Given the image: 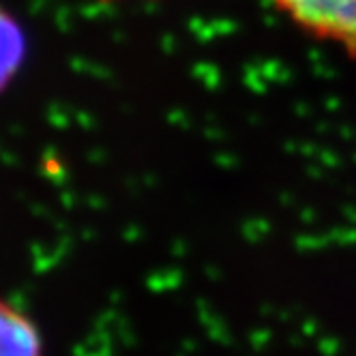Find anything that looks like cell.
Masks as SVG:
<instances>
[{
    "label": "cell",
    "instance_id": "6da1fadb",
    "mask_svg": "<svg viewBox=\"0 0 356 356\" xmlns=\"http://www.w3.org/2000/svg\"><path fill=\"white\" fill-rule=\"evenodd\" d=\"M268 5L305 37L356 58V0H268Z\"/></svg>",
    "mask_w": 356,
    "mask_h": 356
},
{
    "label": "cell",
    "instance_id": "7a4b0ae2",
    "mask_svg": "<svg viewBox=\"0 0 356 356\" xmlns=\"http://www.w3.org/2000/svg\"><path fill=\"white\" fill-rule=\"evenodd\" d=\"M0 356H45L39 324L5 298H0Z\"/></svg>",
    "mask_w": 356,
    "mask_h": 356
},
{
    "label": "cell",
    "instance_id": "3957f363",
    "mask_svg": "<svg viewBox=\"0 0 356 356\" xmlns=\"http://www.w3.org/2000/svg\"><path fill=\"white\" fill-rule=\"evenodd\" d=\"M29 58V35L19 17L0 3V95L17 80Z\"/></svg>",
    "mask_w": 356,
    "mask_h": 356
},
{
    "label": "cell",
    "instance_id": "277c9868",
    "mask_svg": "<svg viewBox=\"0 0 356 356\" xmlns=\"http://www.w3.org/2000/svg\"><path fill=\"white\" fill-rule=\"evenodd\" d=\"M101 5H124V3H161V0H97Z\"/></svg>",
    "mask_w": 356,
    "mask_h": 356
}]
</instances>
